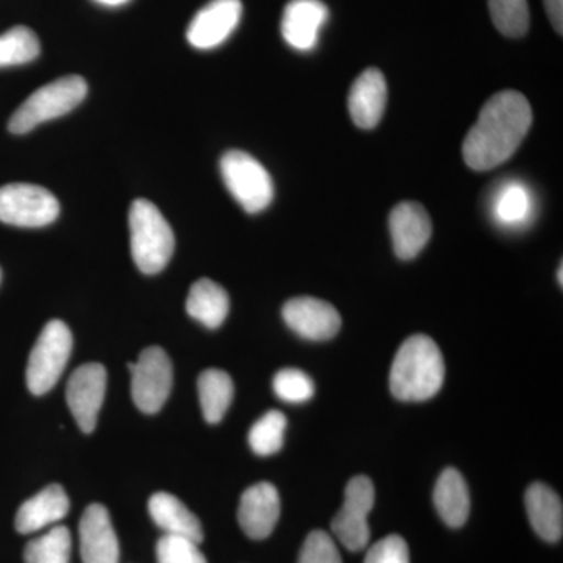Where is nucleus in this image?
Instances as JSON below:
<instances>
[{
    "mask_svg": "<svg viewBox=\"0 0 563 563\" xmlns=\"http://www.w3.org/2000/svg\"><path fill=\"white\" fill-rule=\"evenodd\" d=\"M531 125V103L521 92L492 96L463 141V161L474 172H490L512 157Z\"/></svg>",
    "mask_w": 563,
    "mask_h": 563,
    "instance_id": "f257e3e1",
    "label": "nucleus"
},
{
    "mask_svg": "<svg viewBox=\"0 0 563 563\" xmlns=\"http://www.w3.org/2000/svg\"><path fill=\"white\" fill-rule=\"evenodd\" d=\"M442 351L431 336L413 335L399 347L390 372V390L399 401H426L442 388Z\"/></svg>",
    "mask_w": 563,
    "mask_h": 563,
    "instance_id": "f03ea898",
    "label": "nucleus"
},
{
    "mask_svg": "<svg viewBox=\"0 0 563 563\" xmlns=\"http://www.w3.org/2000/svg\"><path fill=\"white\" fill-rule=\"evenodd\" d=\"M131 251L141 273L157 274L172 261L174 232L158 207L147 199H136L129 211Z\"/></svg>",
    "mask_w": 563,
    "mask_h": 563,
    "instance_id": "7ed1b4c3",
    "label": "nucleus"
},
{
    "mask_svg": "<svg viewBox=\"0 0 563 563\" xmlns=\"http://www.w3.org/2000/svg\"><path fill=\"white\" fill-rule=\"evenodd\" d=\"M88 92L84 77L66 76L44 85L25 99L10 118L9 131L22 135L43 122L55 120L76 109Z\"/></svg>",
    "mask_w": 563,
    "mask_h": 563,
    "instance_id": "20e7f679",
    "label": "nucleus"
},
{
    "mask_svg": "<svg viewBox=\"0 0 563 563\" xmlns=\"http://www.w3.org/2000/svg\"><path fill=\"white\" fill-rule=\"evenodd\" d=\"M70 351L73 333L68 325L60 320L47 322L33 346L25 373L33 395H46L55 387L68 365Z\"/></svg>",
    "mask_w": 563,
    "mask_h": 563,
    "instance_id": "39448f33",
    "label": "nucleus"
},
{
    "mask_svg": "<svg viewBox=\"0 0 563 563\" xmlns=\"http://www.w3.org/2000/svg\"><path fill=\"white\" fill-rule=\"evenodd\" d=\"M221 176L235 201L247 213L268 209L274 198L272 176L261 162L243 151H229L220 162Z\"/></svg>",
    "mask_w": 563,
    "mask_h": 563,
    "instance_id": "423d86ee",
    "label": "nucleus"
},
{
    "mask_svg": "<svg viewBox=\"0 0 563 563\" xmlns=\"http://www.w3.org/2000/svg\"><path fill=\"white\" fill-rule=\"evenodd\" d=\"M60 203L46 188L32 184L0 187V221L16 228H44L57 220Z\"/></svg>",
    "mask_w": 563,
    "mask_h": 563,
    "instance_id": "0eeeda50",
    "label": "nucleus"
},
{
    "mask_svg": "<svg viewBox=\"0 0 563 563\" xmlns=\"http://www.w3.org/2000/svg\"><path fill=\"white\" fill-rule=\"evenodd\" d=\"M132 373V398L141 412L157 413L173 388V363L158 346L146 347L139 361L129 363Z\"/></svg>",
    "mask_w": 563,
    "mask_h": 563,
    "instance_id": "6e6552de",
    "label": "nucleus"
},
{
    "mask_svg": "<svg viewBox=\"0 0 563 563\" xmlns=\"http://www.w3.org/2000/svg\"><path fill=\"white\" fill-rule=\"evenodd\" d=\"M376 492L372 479L366 476L352 477L344 492L342 509L332 520L333 536L350 551H362L368 547V515L373 510Z\"/></svg>",
    "mask_w": 563,
    "mask_h": 563,
    "instance_id": "1a4fd4ad",
    "label": "nucleus"
},
{
    "mask_svg": "<svg viewBox=\"0 0 563 563\" xmlns=\"http://www.w3.org/2000/svg\"><path fill=\"white\" fill-rule=\"evenodd\" d=\"M107 372L101 363H85L69 377L66 401L79 428L91 433L106 398Z\"/></svg>",
    "mask_w": 563,
    "mask_h": 563,
    "instance_id": "9d476101",
    "label": "nucleus"
},
{
    "mask_svg": "<svg viewBox=\"0 0 563 563\" xmlns=\"http://www.w3.org/2000/svg\"><path fill=\"white\" fill-rule=\"evenodd\" d=\"M242 14V0H211L188 25V43L201 51L221 46L239 27Z\"/></svg>",
    "mask_w": 563,
    "mask_h": 563,
    "instance_id": "9b49d317",
    "label": "nucleus"
},
{
    "mask_svg": "<svg viewBox=\"0 0 563 563\" xmlns=\"http://www.w3.org/2000/svg\"><path fill=\"white\" fill-rule=\"evenodd\" d=\"M282 317L292 332L312 342L331 340L342 328L339 310L332 303L310 296L290 299L282 309Z\"/></svg>",
    "mask_w": 563,
    "mask_h": 563,
    "instance_id": "f8f14e48",
    "label": "nucleus"
},
{
    "mask_svg": "<svg viewBox=\"0 0 563 563\" xmlns=\"http://www.w3.org/2000/svg\"><path fill=\"white\" fill-rule=\"evenodd\" d=\"M328 20L329 9L321 0H291L282 14V36L292 49L312 51Z\"/></svg>",
    "mask_w": 563,
    "mask_h": 563,
    "instance_id": "ddd939ff",
    "label": "nucleus"
},
{
    "mask_svg": "<svg viewBox=\"0 0 563 563\" xmlns=\"http://www.w3.org/2000/svg\"><path fill=\"white\" fill-rule=\"evenodd\" d=\"M393 247L401 261H412L431 240L432 221L418 202H401L390 214Z\"/></svg>",
    "mask_w": 563,
    "mask_h": 563,
    "instance_id": "4468645a",
    "label": "nucleus"
},
{
    "mask_svg": "<svg viewBox=\"0 0 563 563\" xmlns=\"http://www.w3.org/2000/svg\"><path fill=\"white\" fill-rule=\"evenodd\" d=\"M280 517V496L269 483L252 485L243 493L239 507V523L250 539L272 536Z\"/></svg>",
    "mask_w": 563,
    "mask_h": 563,
    "instance_id": "2eb2a0df",
    "label": "nucleus"
},
{
    "mask_svg": "<svg viewBox=\"0 0 563 563\" xmlns=\"http://www.w3.org/2000/svg\"><path fill=\"white\" fill-rule=\"evenodd\" d=\"M80 553L84 563L120 562V543L110 514L101 504H91L80 520Z\"/></svg>",
    "mask_w": 563,
    "mask_h": 563,
    "instance_id": "dca6fc26",
    "label": "nucleus"
},
{
    "mask_svg": "<svg viewBox=\"0 0 563 563\" xmlns=\"http://www.w3.org/2000/svg\"><path fill=\"white\" fill-rule=\"evenodd\" d=\"M387 81L379 69L363 70L354 81L347 99L350 114L357 128H376L383 120L385 106H387Z\"/></svg>",
    "mask_w": 563,
    "mask_h": 563,
    "instance_id": "f3484780",
    "label": "nucleus"
},
{
    "mask_svg": "<svg viewBox=\"0 0 563 563\" xmlns=\"http://www.w3.org/2000/svg\"><path fill=\"white\" fill-rule=\"evenodd\" d=\"M69 512V498L62 485L54 484L27 499L16 514L18 532L32 533L58 523Z\"/></svg>",
    "mask_w": 563,
    "mask_h": 563,
    "instance_id": "a211bd4d",
    "label": "nucleus"
},
{
    "mask_svg": "<svg viewBox=\"0 0 563 563\" xmlns=\"http://www.w3.org/2000/svg\"><path fill=\"white\" fill-rule=\"evenodd\" d=\"M150 514L154 523L166 536L184 537L195 543H201L203 531L201 521L172 493L158 492L151 496Z\"/></svg>",
    "mask_w": 563,
    "mask_h": 563,
    "instance_id": "6ab92c4d",
    "label": "nucleus"
},
{
    "mask_svg": "<svg viewBox=\"0 0 563 563\" xmlns=\"http://www.w3.org/2000/svg\"><path fill=\"white\" fill-rule=\"evenodd\" d=\"M526 510L533 531L544 542L555 543L563 536V506L561 496L544 484H532L525 496Z\"/></svg>",
    "mask_w": 563,
    "mask_h": 563,
    "instance_id": "aec40b11",
    "label": "nucleus"
},
{
    "mask_svg": "<svg viewBox=\"0 0 563 563\" xmlns=\"http://www.w3.org/2000/svg\"><path fill=\"white\" fill-rule=\"evenodd\" d=\"M433 504L440 518L450 528H462L466 523L472 503L465 479L457 470L446 468L440 474L433 490Z\"/></svg>",
    "mask_w": 563,
    "mask_h": 563,
    "instance_id": "412c9836",
    "label": "nucleus"
},
{
    "mask_svg": "<svg viewBox=\"0 0 563 563\" xmlns=\"http://www.w3.org/2000/svg\"><path fill=\"white\" fill-rule=\"evenodd\" d=\"M231 299L220 284L210 279H199L192 284L187 298V312L192 320L209 329H218L228 318Z\"/></svg>",
    "mask_w": 563,
    "mask_h": 563,
    "instance_id": "4be33fe9",
    "label": "nucleus"
},
{
    "mask_svg": "<svg viewBox=\"0 0 563 563\" xmlns=\"http://www.w3.org/2000/svg\"><path fill=\"white\" fill-rule=\"evenodd\" d=\"M199 401H201L203 418L210 424H217L233 399V383L228 373L221 369H207L198 380Z\"/></svg>",
    "mask_w": 563,
    "mask_h": 563,
    "instance_id": "5701e85b",
    "label": "nucleus"
},
{
    "mask_svg": "<svg viewBox=\"0 0 563 563\" xmlns=\"http://www.w3.org/2000/svg\"><path fill=\"white\" fill-rule=\"evenodd\" d=\"M532 213L531 191L520 181H509L496 192L493 214L499 224L517 228L529 221Z\"/></svg>",
    "mask_w": 563,
    "mask_h": 563,
    "instance_id": "b1692460",
    "label": "nucleus"
},
{
    "mask_svg": "<svg viewBox=\"0 0 563 563\" xmlns=\"http://www.w3.org/2000/svg\"><path fill=\"white\" fill-rule=\"evenodd\" d=\"M70 532L65 526H55L49 532L32 540L25 547V563H69Z\"/></svg>",
    "mask_w": 563,
    "mask_h": 563,
    "instance_id": "393cba45",
    "label": "nucleus"
},
{
    "mask_svg": "<svg viewBox=\"0 0 563 563\" xmlns=\"http://www.w3.org/2000/svg\"><path fill=\"white\" fill-rule=\"evenodd\" d=\"M38 36L25 25H16L0 35V68L25 65L38 57Z\"/></svg>",
    "mask_w": 563,
    "mask_h": 563,
    "instance_id": "a878e982",
    "label": "nucleus"
},
{
    "mask_svg": "<svg viewBox=\"0 0 563 563\" xmlns=\"http://www.w3.org/2000/svg\"><path fill=\"white\" fill-rule=\"evenodd\" d=\"M493 24L509 38H521L529 31L528 0H488Z\"/></svg>",
    "mask_w": 563,
    "mask_h": 563,
    "instance_id": "bb28decb",
    "label": "nucleus"
},
{
    "mask_svg": "<svg viewBox=\"0 0 563 563\" xmlns=\"http://www.w3.org/2000/svg\"><path fill=\"white\" fill-rule=\"evenodd\" d=\"M285 429H287L285 415L279 410H269L251 428L247 437L251 450L263 457L276 454L284 446Z\"/></svg>",
    "mask_w": 563,
    "mask_h": 563,
    "instance_id": "cd10ccee",
    "label": "nucleus"
},
{
    "mask_svg": "<svg viewBox=\"0 0 563 563\" xmlns=\"http://www.w3.org/2000/svg\"><path fill=\"white\" fill-rule=\"evenodd\" d=\"M273 388L285 402H306L314 395V384L309 374L296 368H285L277 373Z\"/></svg>",
    "mask_w": 563,
    "mask_h": 563,
    "instance_id": "c85d7f7f",
    "label": "nucleus"
},
{
    "mask_svg": "<svg viewBox=\"0 0 563 563\" xmlns=\"http://www.w3.org/2000/svg\"><path fill=\"white\" fill-rule=\"evenodd\" d=\"M158 563H209L199 544L184 537L165 536L157 543Z\"/></svg>",
    "mask_w": 563,
    "mask_h": 563,
    "instance_id": "c756f323",
    "label": "nucleus"
},
{
    "mask_svg": "<svg viewBox=\"0 0 563 563\" xmlns=\"http://www.w3.org/2000/svg\"><path fill=\"white\" fill-rule=\"evenodd\" d=\"M298 563H343L339 548L328 532L313 531L307 536Z\"/></svg>",
    "mask_w": 563,
    "mask_h": 563,
    "instance_id": "7c9ffc66",
    "label": "nucleus"
},
{
    "mask_svg": "<svg viewBox=\"0 0 563 563\" xmlns=\"http://www.w3.org/2000/svg\"><path fill=\"white\" fill-rule=\"evenodd\" d=\"M365 563H410L409 547L401 536H388L374 543Z\"/></svg>",
    "mask_w": 563,
    "mask_h": 563,
    "instance_id": "2f4dec72",
    "label": "nucleus"
},
{
    "mask_svg": "<svg viewBox=\"0 0 563 563\" xmlns=\"http://www.w3.org/2000/svg\"><path fill=\"white\" fill-rule=\"evenodd\" d=\"M547 7L548 18L553 24L554 31L562 35L563 33V0H543Z\"/></svg>",
    "mask_w": 563,
    "mask_h": 563,
    "instance_id": "473e14b6",
    "label": "nucleus"
},
{
    "mask_svg": "<svg viewBox=\"0 0 563 563\" xmlns=\"http://www.w3.org/2000/svg\"><path fill=\"white\" fill-rule=\"evenodd\" d=\"M96 2L102 3V5L107 7H121L125 5L128 2H131V0H96Z\"/></svg>",
    "mask_w": 563,
    "mask_h": 563,
    "instance_id": "72a5a7b5",
    "label": "nucleus"
},
{
    "mask_svg": "<svg viewBox=\"0 0 563 563\" xmlns=\"http://www.w3.org/2000/svg\"><path fill=\"white\" fill-rule=\"evenodd\" d=\"M558 279L559 284L563 285V265H559V273H558Z\"/></svg>",
    "mask_w": 563,
    "mask_h": 563,
    "instance_id": "f704fd0d",
    "label": "nucleus"
},
{
    "mask_svg": "<svg viewBox=\"0 0 563 563\" xmlns=\"http://www.w3.org/2000/svg\"><path fill=\"white\" fill-rule=\"evenodd\" d=\"M0 282H2V269H0Z\"/></svg>",
    "mask_w": 563,
    "mask_h": 563,
    "instance_id": "c9c22d12",
    "label": "nucleus"
}]
</instances>
